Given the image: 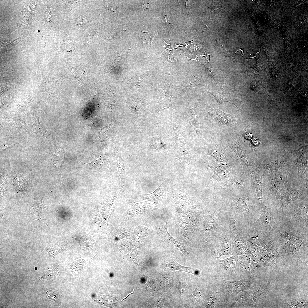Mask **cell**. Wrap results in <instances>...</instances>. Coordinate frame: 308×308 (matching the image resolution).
I'll use <instances>...</instances> for the list:
<instances>
[{"label":"cell","mask_w":308,"mask_h":308,"mask_svg":"<svg viewBox=\"0 0 308 308\" xmlns=\"http://www.w3.org/2000/svg\"><path fill=\"white\" fill-rule=\"evenodd\" d=\"M308 197V189H297L292 187L291 182L287 179L282 188L278 192L271 204L279 216L290 204L298 200H303Z\"/></svg>","instance_id":"cell-1"},{"label":"cell","mask_w":308,"mask_h":308,"mask_svg":"<svg viewBox=\"0 0 308 308\" xmlns=\"http://www.w3.org/2000/svg\"><path fill=\"white\" fill-rule=\"evenodd\" d=\"M289 205L279 217L298 228L308 232V197Z\"/></svg>","instance_id":"cell-2"},{"label":"cell","mask_w":308,"mask_h":308,"mask_svg":"<svg viewBox=\"0 0 308 308\" xmlns=\"http://www.w3.org/2000/svg\"><path fill=\"white\" fill-rule=\"evenodd\" d=\"M226 200L228 209L235 216L242 215L250 218L256 213V203L250 183L244 194L237 197L228 196Z\"/></svg>","instance_id":"cell-3"},{"label":"cell","mask_w":308,"mask_h":308,"mask_svg":"<svg viewBox=\"0 0 308 308\" xmlns=\"http://www.w3.org/2000/svg\"><path fill=\"white\" fill-rule=\"evenodd\" d=\"M203 219L204 226L200 231L205 240H212L226 233L225 221L221 212L216 211L205 215Z\"/></svg>","instance_id":"cell-4"},{"label":"cell","mask_w":308,"mask_h":308,"mask_svg":"<svg viewBox=\"0 0 308 308\" xmlns=\"http://www.w3.org/2000/svg\"><path fill=\"white\" fill-rule=\"evenodd\" d=\"M262 207L260 216L253 223L252 227L271 240L273 239V230L278 220L279 216L272 205L266 201L264 200Z\"/></svg>","instance_id":"cell-5"},{"label":"cell","mask_w":308,"mask_h":308,"mask_svg":"<svg viewBox=\"0 0 308 308\" xmlns=\"http://www.w3.org/2000/svg\"><path fill=\"white\" fill-rule=\"evenodd\" d=\"M273 238L308 244V232L298 228L279 216L273 230Z\"/></svg>","instance_id":"cell-6"},{"label":"cell","mask_w":308,"mask_h":308,"mask_svg":"<svg viewBox=\"0 0 308 308\" xmlns=\"http://www.w3.org/2000/svg\"><path fill=\"white\" fill-rule=\"evenodd\" d=\"M293 165L285 168L277 174H273L269 179L264 190L267 193L266 201L272 204L278 192L283 187L288 175L292 170Z\"/></svg>","instance_id":"cell-7"},{"label":"cell","mask_w":308,"mask_h":308,"mask_svg":"<svg viewBox=\"0 0 308 308\" xmlns=\"http://www.w3.org/2000/svg\"><path fill=\"white\" fill-rule=\"evenodd\" d=\"M250 183V179L247 177L243 172L235 170L216 183L215 188L226 187L242 191L248 188Z\"/></svg>","instance_id":"cell-8"},{"label":"cell","mask_w":308,"mask_h":308,"mask_svg":"<svg viewBox=\"0 0 308 308\" xmlns=\"http://www.w3.org/2000/svg\"><path fill=\"white\" fill-rule=\"evenodd\" d=\"M208 166L212 170L213 174L211 177L212 183L216 184L231 172L232 169L236 167L229 163L218 161H212L209 163Z\"/></svg>","instance_id":"cell-9"},{"label":"cell","mask_w":308,"mask_h":308,"mask_svg":"<svg viewBox=\"0 0 308 308\" xmlns=\"http://www.w3.org/2000/svg\"><path fill=\"white\" fill-rule=\"evenodd\" d=\"M169 182L168 179H165L161 185L153 193L141 195L143 200L147 202L151 206L160 208L161 206L163 197L166 195L168 191V185Z\"/></svg>","instance_id":"cell-10"},{"label":"cell","mask_w":308,"mask_h":308,"mask_svg":"<svg viewBox=\"0 0 308 308\" xmlns=\"http://www.w3.org/2000/svg\"><path fill=\"white\" fill-rule=\"evenodd\" d=\"M256 164L263 176L270 177L273 174L276 173L278 171L292 165H290L287 157L285 156L268 164H262L258 162Z\"/></svg>","instance_id":"cell-11"},{"label":"cell","mask_w":308,"mask_h":308,"mask_svg":"<svg viewBox=\"0 0 308 308\" xmlns=\"http://www.w3.org/2000/svg\"><path fill=\"white\" fill-rule=\"evenodd\" d=\"M250 186L253 191L256 204L262 207L264 200L262 195L263 176L258 168L251 174Z\"/></svg>","instance_id":"cell-12"},{"label":"cell","mask_w":308,"mask_h":308,"mask_svg":"<svg viewBox=\"0 0 308 308\" xmlns=\"http://www.w3.org/2000/svg\"><path fill=\"white\" fill-rule=\"evenodd\" d=\"M236 221L231 218L230 220L229 228L230 232V238L234 249L238 255L242 254L245 250L247 242L243 233H240L235 226Z\"/></svg>","instance_id":"cell-13"},{"label":"cell","mask_w":308,"mask_h":308,"mask_svg":"<svg viewBox=\"0 0 308 308\" xmlns=\"http://www.w3.org/2000/svg\"><path fill=\"white\" fill-rule=\"evenodd\" d=\"M212 241L214 242L212 252L216 257L232 254L230 236L226 233Z\"/></svg>","instance_id":"cell-14"},{"label":"cell","mask_w":308,"mask_h":308,"mask_svg":"<svg viewBox=\"0 0 308 308\" xmlns=\"http://www.w3.org/2000/svg\"><path fill=\"white\" fill-rule=\"evenodd\" d=\"M170 199L176 205L185 210H191L194 206V202L182 189L175 190L169 196Z\"/></svg>","instance_id":"cell-15"},{"label":"cell","mask_w":308,"mask_h":308,"mask_svg":"<svg viewBox=\"0 0 308 308\" xmlns=\"http://www.w3.org/2000/svg\"><path fill=\"white\" fill-rule=\"evenodd\" d=\"M205 150L206 155L213 157L217 161L227 163L235 166H236V163L229 157L225 149L218 144L212 143L209 144L206 147Z\"/></svg>","instance_id":"cell-16"},{"label":"cell","mask_w":308,"mask_h":308,"mask_svg":"<svg viewBox=\"0 0 308 308\" xmlns=\"http://www.w3.org/2000/svg\"><path fill=\"white\" fill-rule=\"evenodd\" d=\"M167 221L168 220H166L162 221L161 222L158 236L160 238L166 242L172 245L183 254L187 256L189 253L185 250L184 244L174 238L168 232L167 227Z\"/></svg>","instance_id":"cell-17"},{"label":"cell","mask_w":308,"mask_h":308,"mask_svg":"<svg viewBox=\"0 0 308 308\" xmlns=\"http://www.w3.org/2000/svg\"><path fill=\"white\" fill-rule=\"evenodd\" d=\"M243 234L247 243L251 245L262 246L271 240L259 230L252 227Z\"/></svg>","instance_id":"cell-18"},{"label":"cell","mask_w":308,"mask_h":308,"mask_svg":"<svg viewBox=\"0 0 308 308\" xmlns=\"http://www.w3.org/2000/svg\"><path fill=\"white\" fill-rule=\"evenodd\" d=\"M274 238L282 246L285 253L289 255H298L307 249L308 244H299L279 238Z\"/></svg>","instance_id":"cell-19"},{"label":"cell","mask_w":308,"mask_h":308,"mask_svg":"<svg viewBox=\"0 0 308 308\" xmlns=\"http://www.w3.org/2000/svg\"><path fill=\"white\" fill-rule=\"evenodd\" d=\"M230 146L238 157L246 165L250 174L258 168L256 164L249 157L246 151L238 142L233 141L231 142L230 144Z\"/></svg>","instance_id":"cell-20"},{"label":"cell","mask_w":308,"mask_h":308,"mask_svg":"<svg viewBox=\"0 0 308 308\" xmlns=\"http://www.w3.org/2000/svg\"><path fill=\"white\" fill-rule=\"evenodd\" d=\"M210 113L215 119L224 125L231 127L236 123L237 119L235 116L223 112L218 108H212Z\"/></svg>","instance_id":"cell-21"},{"label":"cell","mask_w":308,"mask_h":308,"mask_svg":"<svg viewBox=\"0 0 308 308\" xmlns=\"http://www.w3.org/2000/svg\"><path fill=\"white\" fill-rule=\"evenodd\" d=\"M44 196L42 198L38 201L35 200V198L31 200L29 208L27 210L28 216L33 220H38L39 221H42L45 224L48 225L45 223L44 220H45L41 218L39 216V213L42 210L46 208L47 206H45L42 203V200Z\"/></svg>","instance_id":"cell-22"},{"label":"cell","mask_w":308,"mask_h":308,"mask_svg":"<svg viewBox=\"0 0 308 308\" xmlns=\"http://www.w3.org/2000/svg\"><path fill=\"white\" fill-rule=\"evenodd\" d=\"M151 206L147 202L144 201L139 203L133 202L129 206L127 211V219L138 214L143 213Z\"/></svg>","instance_id":"cell-23"},{"label":"cell","mask_w":308,"mask_h":308,"mask_svg":"<svg viewBox=\"0 0 308 308\" xmlns=\"http://www.w3.org/2000/svg\"><path fill=\"white\" fill-rule=\"evenodd\" d=\"M32 127L33 130L37 134L45 137L49 141V139L51 135L46 128L40 123L37 108L32 124Z\"/></svg>","instance_id":"cell-24"},{"label":"cell","mask_w":308,"mask_h":308,"mask_svg":"<svg viewBox=\"0 0 308 308\" xmlns=\"http://www.w3.org/2000/svg\"><path fill=\"white\" fill-rule=\"evenodd\" d=\"M166 268L171 271H180L196 275L195 270L191 267H185L181 265L174 260H170L166 262L165 264Z\"/></svg>","instance_id":"cell-25"},{"label":"cell","mask_w":308,"mask_h":308,"mask_svg":"<svg viewBox=\"0 0 308 308\" xmlns=\"http://www.w3.org/2000/svg\"><path fill=\"white\" fill-rule=\"evenodd\" d=\"M44 291L46 299L51 304L57 305L62 301V296L56 291L45 289Z\"/></svg>","instance_id":"cell-26"},{"label":"cell","mask_w":308,"mask_h":308,"mask_svg":"<svg viewBox=\"0 0 308 308\" xmlns=\"http://www.w3.org/2000/svg\"><path fill=\"white\" fill-rule=\"evenodd\" d=\"M230 289L235 292H238L240 291L248 289L249 283L247 280L227 282Z\"/></svg>","instance_id":"cell-27"},{"label":"cell","mask_w":308,"mask_h":308,"mask_svg":"<svg viewBox=\"0 0 308 308\" xmlns=\"http://www.w3.org/2000/svg\"><path fill=\"white\" fill-rule=\"evenodd\" d=\"M115 153L117 165L118 173L120 178L122 185L124 186L125 170L124 163L120 154L116 149H115Z\"/></svg>","instance_id":"cell-28"},{"label":"cell","mask_w":308,"mask_h":308,"mask_svg":"<svg viewBox=\"0 0 308 308\" xmlns=\"http://www.w3.org/2000/svg\"><path fill=\"white\" fill-rule=\"evenodd\" d=\"M76 258L73 261L70 266V269L74 271H78L83 269L88 265L90 260Z\"/></svg>","instance_id":"cell-29"},{"label":"cell","mask_w":308,"mask_h":308,"mask_svg":"<svg viewBox=\"0 0 308 308\" xmlns=\"http://www.w3.org/2000/svg\"><path fill=\"white\" fill-rule=\"evenodd\" d=\"M66 250L65 247L58 244L49 248L47 249V251L50 256L54 258L59 253L65 252Z\"/></svg>","instance_id":"cell-30"},{"label":"cell","mask_w":308,"mask_h":308,"mask_svg":"<svg viewBox=\"0 0 308 308\" xmlns=\"http://www.w3.org/2000/svg\"><path fill=\"white\" fill-rule=\"evenodd\" d=\"M235 260V256H233L224 260H220L219 261L224 268L231 269L234 268Z\"/></svg>","instance_id":"cell-31"},{"label":"cell","mask_w":308,"mask_h":308,"mask_svg":"<svg viewBox=\"0 0 308 308\" xmlns=\"http://www.w3.org/2000/svg\"><path fill=\"white\" fill-rule=\"evenodd\" d=\"M206 92L214 96L219 104H222L224 102H228L234 104L233 102L231 101L229 98L226 95L221 94L216 92L210 91H206Z\"/></svg>","instance_id":"cell-32"},{"label":"cell","mask_w":308,"mask_h":308,"mask_svg":"<svg viewBox=\"0 0 308 308\" xmlns=\"http://www.w3.org/2000/svg\"><path fill=\"white\" fill-rule=\"evenodd\" d=\"M71 238L77 241L80 246L84 245L88 240L86 236L82 235L72 237Z\"/></svg>","instance_id":"cell-33"},{"label":"cell","mask_w":308,"mask_h":308,"mask_svg":"<svg viewBox=\"0 0 308 308\" xmlns=\"http://www.w3.org/2000/svg\"><path fill=\"white\" fill-rule=\"evenodd\" d=\"M260 140L256 137L253 138L251 140V143L252 145L254 146H256L258 145Z\"/></svg>","instance_id":"cell-34"},{"label":"cell","mask_w":308,"mask_h":308,"mask_svg":"<svg viewBox=\"0 0 308 308\" xmlns=\"http://www.w3.org/2000/svg\"><path fill=\"white\" fill-rule=\"evenodd\" d=\"M245 137L247 139H252V135L250 133H247L245 134Z\"/></svg>","instance_id":"cell-35"},{"label":"cell","mask_w":308,"mask_h":308,"mask_svg":"<svg viewBox=\"0 0 308 308\" xmlns=\"http://www.w3.org/2000/svg\"><path fill=\"white\" fill-rule=\"evenodd\" d=\"M185 1L186 7L188 10H189V9L190 8V1Z\"/></svg>","instance_id":"cell-36"},{"label":"cell","mask_w":308,"mask_h":308,"mask_svg":"<svg viewBox=\"0 0 308 308\" xmlns=\"http://www.w3.org/2000/svg\"><path fill=\"white\" fill-rule=\"evenodd\" d=\"M239 50H237V51H236V52H235V54H236V52H237L238 51H241V52H242V56H243V51H244V50H242V49H240V48H239Z\"/></svg>","instance_id":"cell-37"}]
</instances>
